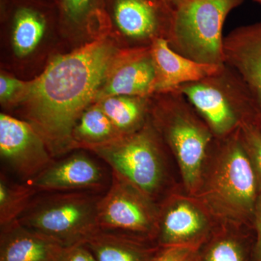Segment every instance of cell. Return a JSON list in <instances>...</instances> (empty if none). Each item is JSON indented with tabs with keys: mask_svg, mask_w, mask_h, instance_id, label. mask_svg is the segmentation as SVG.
<instances>
[{
	"mask_svg": "<svg viewBox=\"0 0 261 261\" xmlns=\"http://www.w3.org/2000/svg\"><path fill=\"white\" fill-rule=\"evenodd\" d=\"M197 250L185 247H162L151 261H194Z\"/></svg>",
	"mask_w": 261,
	"mask_h": 261,
	"instance_id": "obj_25",
	"label": "cell"
},
{
	"mask_svg": "<svg viewBox=\"0 0 261 261\" xmlns=\"http://www.w3.org/2000/svg\"><path fill=\"white\" fill-rule=\"evenodd\" d=\"M53 261H97L84 244L63 247Z\"/></svg>",
	"mask_w": 261,
	"mask_h": 261,
	"instance_id": "obj_26",
	"label": "cell"
},
{
	"mask_svg": "<svg viewBox=\"0 0 261 261\" xmlns=\"http://www.w3.org/2000/svg\"><path fill=\"white\" fill-rule=\"evenodd\" d=\"M165 3H167L168 5H169L170 6L172 7V8H174L176 5L178 4V3H181L183 0H163Z\"/></svg>",
	"mask_w": 261,
	"mask_h": 261,
	"instance_id": "obj_29",
	"label": "cell"
},
{
	"mask_svg": "<svg viewBox=\"0 0 261 261\" xmlns=\"http://www.w3.org/2000/svg\"><path fill=\"white\" fill-rule=\"evenodd\" d=\"M260 191L240 128L224 138H215L196 197L220 224L253 228Z\"/></svg>",
	"mask_w": 261,
	"mask_h": 261,
	"instance_id": "obj_2",
	"label": "cell"
},
{
	"mask_svg": "<svg viewBox=\"0 0 261 261\" xmlns=\"http://www.w3.org/2000/svg\"><path fill=\"white\" fill-rule=\"evenodd\" d=\"M155 81V68L149 47L123 49L96 96L95 102L118 95L152 97Z\"/></svg>",
	"mask_w": 261,
	"mask_h": 261,
	"instance_id": "obj_13",
	"label": "cell"
},
{
	"mask_svg": "<svg viewBox=\"0 0 261 261\" xmlns=\"http://www.w3.org/2000/svg\"><path fill=\"white\" fill-rule=\"evenodd\" d=\"M151 97L118 95L97 102L121 136L141 129L150 118Z\"/></svg>",
	"mask_w": 261,
	"mask_h": 261,
	"instance_id": "obj_19",
	"label": "cell"
},
{
	"mask_svg": "<svg viewBox=\"0 0 261 261\" xmlns=\"http://www.w3.org/2000/svg\"><path fill=\"white\" fill-rule=\"evenodd\" d=\"M176 90L195 108L215 138L231 135L244 121L243 101L224 64L216 74L183 84Z\"/></svg>",
	"mask_w": 261,
	"mask_h": 261,
	"instance_id": "obj_10",
	"label": "cell"
},
{
	"mask_svg": "<svg viewBox=\"0 0 261 261\" xmlns=\"http://www.w3.org/2000/svg\"><path fill=\"white\" fill-rule=\"evenodd\" d=\"M172 12L163 0H117L115 20L125 37L150 46L167 38Z\"/></svg>",
	"mask_w": 261,
	"mask_h": 261,
	"instance_id": "obj_14",
	"label": "cell"
},
{
	"mask_svg": "<svg viewBox=\"0 0 261 261\" xmlns=\"http://www.w3.org/2000/svg\"><path fill=\"white\" fill-rule=\"evenodd\" d=\"M257 1L260 2V3H261V0H257Z\"/></svg>",
	"mask_w": 261,
	"mask_h": 261,
	"instance_id": "obj_30",
	"label": "cell"
},
{
	"mask_svg": "<svg viewBox=\"0 0 261 261\" xmlns=\"http://www.w3.org/2000/svg\"><path fill=\"white\" fill-rule=\"evenodd\" d=\"M0 154L20 179L30 181L53 161L47 144L28 121L0 115Z\"/></svg>",
	"mask_w": 261,
	"mask_h": 261,
	"instance_id": "obj_11",
	"label": "cell"
},
{
	"mask_svg": "<svg viewBox=\"0 0 261 261\" xmlns=\"http://www.w3.org/2000/svg\"><path fill=\"white\" fill-rule=\"evenodd\" d=\"M223 49L224 64L243 102L244 121L261 133V20L231 31Z\"/></svg>",
	"mask_w": 261,
	"mask_h": 261,
	"instance_id": "obj_8",
	"label": "cell"
},
{
	"mask_svg": "<svg viewBox=\"0 0 261 261\" xmlns=\"http://www.w3.org/2000/svg\"><path fill=\"white\" fill-rule=\"evenodd\" d=\"M92 0H63L65 10L71 18H79L87 11Z\"/></svg>",
	"mask_w": 261,
	"mask_h": 261,
	"instance_id": "obj_28",
	"label": "cell"
},
{
	"mask_svg": "<svg viewBox=\"0 0 261 261\" xmlns=\"http://www.w3.org/2000/svg\"><path fill=\"white\" fill-rule=\"evenodd\" d=\"M240 135L261 187V133L250 123L244 121L240 127Z\"/></svg>",
	"mask_w": 261,
	"mask_h": 261,
	"instance_id": "obj_23",
	"label": "cell"
},
{
	"mask_svg": "<svg viewBox=\"0 0 261 261\" xmlns=\"http://www.w3.org/2000/svg\"><path fill=\"white\" fill-rule=\"evenodd\" d=\"M159 204L116 173L98 206L99 229L155 242Z\"/></svg>",
	"mask_w": 261,
	"mask_h": 261,
	"instance_id": "obj_7",
	"label": "cell"
},
{
	"mask_svg": "<svg viewBox=\"0 0 261 261\" xmlns=\"http://www.w3.org/2000/svg\"><path fill=\"white\" fill-rule=\"evenodd\" d=\"M89 150L158 204L183 188L176 161L151 118L135 133Z\"/></svg>",
	"mask_w": 261,
	"mask_h": 261,
	"instance_id": "obj_3",
	"label": "cell"
},
{
	"mask_svg": "<svg viewBox=\"0 0 261 261\" xmlns=\"http://www.w3.org/2000/svg\"><path fill=\"white\" fill-rule=\"evenodd\" d=\"M29 82L17 80L2 73L0 76V100L3 104L20 103L27 92Z\"/></svg>",
	"mask_w": 261,
	"mask_h": 261,
	"instance_id": "obj_24",
	"label": "cell"
},
{
	"mask_svg": "<svg viewBox=\"0 0 261 261\" xmlns=\"http://www.w3.org/2000/svg\"><path fill=\"white\" fill-rule=\"evenodd\" d=\"M156 72L154 94L176 91L185 84L216 74L223 65L203 64L173 51L164 38L155 39L149 46Z\"/></svg>",
	"mask_w": 261,
	"mask_h": 261,
	"instance_id": "obj_15",
	"label": "cell"
},
{
	"mask_svg": "<svg viewBox=\"0 0 261 261\" xmlns=\"http://www.w3.org/2000/svg\"><path fill=\"white\" fill-rule=\"evenodd\" d=\"M45 22L32 10H19L15 19L13 43L18 56H28L38 45L44 35Z\"/></svg>",
	"mask_w": 261,
	"mask_h": 261,
	"instance_id": "obj_22",
	"label": "cell"
},
{
	"mask_svg": "<svg viewBox=\"0 0 261 261\" xmlns=\"http://www.w3.org/2000/svg\"><path fill=\"white\" fill-rule=\"evenodd\" d=\"M219 224L198 197L180 189L159 204L155 243L163 248L185 247L198 250Z\"/></svg>",
	"mask_w": 261,
	"mask_h": 261,
	"instance_id": "obj_9",
	"label": "cell"
},
{
	"mask_svg": "<svg viewBox=\"0 0 261 261\" xmlns=\"http://www.w3.org/2000/svg\"><path fill=\"white\" fill-rule=\"evenodd\" d=\"M62 247L18 220L1 226L0 261H53Z\"/></svg>",
	"mask_w": 261,
	"mask_h": 261,
	"instance_id": "obj_16",
	"label": "cell"
},
{
	"mask_svg": "<svg viewBox=\"0 0 261 261\" xmlns=\"http://www.w3.org/2000/svg\"><path fill=\"white\" fill-rule=\"evenodd\" d=\"M253 230L255 233L252 261H261V191L255 206Z\"/></svg>",
	"mask_w": 261,
	"mask_h": 261,
	"instance_id": "obj_27",
	"label": "cell"
},
{
	"mask_svg": "<svg viewBox=\"0 0 261 261\" xmlns=\"http://www.w3.org/2000/svg\"><path fill=\"white\" fill-rule=\"evenodd\" d=\"M108 39H99L69 54L57 57L22 99L29 123L53 157L75 149L73 132L121 56Z\"/></svg>",
	"mask_w": 261,
	"mask_h": 261,
	"instance_id": "obj_1",
	"label": "cell"
},
{
	"mask_svg": "<svg viewBox=\"0 0 261 261\" xmlns=\"http://www.w3.org/2000/svg\"><path fill=\"white\" fill-rule=\"evenodd\" d=\"M39 193L29 183L10 181L5 173L0 175V226L18 220Z\"/></svg>",
	"mask_w": 261,
	"mask_h": 261,
	"instance_id": "obj_21",
	"label": "cell"
},
{
	"mask_svg": "<svg viewBox=\"0 0 261 261\" xmlns=\"http://www.w3.org/2000/svg\"><path fill=\"white\" fill-rule=\"evenodd\" d=\"M156 95L159 99L152 102L151 121L176 161L184 190L195 195L214 136L178 91Z\"/></svg>",
	"mask_w": 261,
	"mask_h": 261,
	"instance_id": "obj_4",
	"label": "cell"
},
{
	"mask_svg": "<svg viewBox=\"0 0 261 261\" xmlns=\"http://www.w3.org/2000/svg\"><path fill=\"white\" fill-rule=\"evenodd\" d=\"M38 192H101L107 178L102 168L82 153L53 161L42 172L27 182Z\"/></svg>",
	"mask_w": 261,
	"mask_h": 261,
	"instance_id": "obj_12",
	"label": "cell"
},
{
	"mask_svg": "<svg viewBox=\"0 0 261 261\" xmlns=\"http://www.w3.org/2000/svg\"><path fill=\"white\" fill-rule=\"evenodd\" d=\"M244 0H183L173 8L166 40L173 51L203 64L224 65L222 29Z\"/></svg>",
	"mask_w": 261,
	"mask_h": 261,
	"instance_id": "obj_6",
	"label": "cell"
},
{
	"mask_svg": "<svg viewBox=\"0 0 261 261\" xmlns=\"http://www.w3.org/2000/svg\"><path fill=\"white\" fill-rule=\"evenodd\" d=\"M84 245L97 261H151L162 248L151 240L100 229Z\"/></svg>",
	"mask_w": 261,
	"mask_h": 261,
	"instance_id": "obj_18",
	"label": "cell"
},
{
	"mask_svg": "<svg viewBox=\"0 0 261 261\" xmlns=\"http://www.w3.org/2000/svg\"><path fill=\"white\" fill-rule=\"evenodd\" d=\"M253 228L220 224L196 252L194 261H252Z\"/></svg>",
	"mask_w": 261,
	"mask_h": 261,
	"instance_id": "obj_17",
	"label": "cell"
},
{
	"mask_svg": "<svg viewBox=\"0 0 261 261\" xmlns=\"http://www.w3.org/2000/svg\"><path fill=\"white\" fill-rule=\"evenodd\" d=\"M36 195L18 221L62 247L84 244L99 230L102 194L89 191L43 192Z\"/></svg>",
	"mask_w": 261,
	"mask_h": 261,
	"instance_id": "obj_5",
	"label": "cell"
},
{
	"mask_svg": "<svg viewBox=\"0 0 261 261\" xmlns=\"http://www.w3.org/2000/svg\"><path fill=\"white\" fill-rule=\"evenodd\" d=\"M120 137L122 136L97 103L85 110L73 132L75 149H89Z\"/></svg>",
	"mask_w": 261,
	"mask_h": 261,
	"instance_id": "obj_20",
	"label": "cell"
}]
</instances>
